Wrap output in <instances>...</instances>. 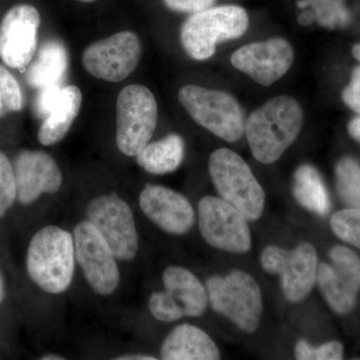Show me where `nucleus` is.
Returning a JSON list of instances; mask_svg holds the SVG:
<instances>
[{
	"instance_id": "obj_9",
	"label": "nucleus",
	"mask_w": 360,
	"mask_h": 360,
	"mask_svg": "<svg viewBox=\"0 0 360 360\" xmlns=\"http://www.w3.org/2000/svg\"><path fill=\"white\" fill-rule=\"evenodd\" d=\"M267 274L281 278V290L290 302H300L309 295L316 283L317 253L310 243H302L293 250L267 246L260 257Z\"/></svg>"
},
{
	"instance_id": "obj_38",
	"label": "nucleus",
	"mask_w": 360,
	"mask_h": 360,
	"mask_svg": "<svg viewBox=\"0 0 360 360\" xmlns=\"http://www.w3.org/2000/svg\"><path fill=\"white\" fill-rule=\"evenodd\" d=\"M77 1L84 2V4H91V2H94L96 0H77Z\"/></svg>"
},
{
	"instance_id": "obj_33",
	"label": "nucleus",
	"mask_w": 360,
	"mask_h": 360,
	"mask_svg": "<svg viewBox=\"0 0 360 360\" xmlns=\"http://www.w3.org/2000/svg\"><path fill=\"white\" fill-rule=\"evenodd\" d=\"M348 132L352 135V139L360 142V116H357L349 122Z\"/></svg>"
},
{
	"instance_id": "obj_11",
	"label": "nucleus",
	"mask_w": 360,
	"mask_h": 360,
	"mask_svg": "<svg viewBox=\"0 0 360 360\" xmlns=\"http://www.w3.org/2000/svg\"><path fill=\"white\" fill-rule=\"evenodd\" d=\"M198 225L203 239L217 250L231 253L250 250L248 219L220 198L207 195L200 201Z\"/></svg>"
},
{
	"instance_id": "obj_16",
	"label": "nucleus",
	"mask_w": 360,
	"mask_h": 360,
	"mask_svg": "<svg viewBox=\"0 0 360 360\" xmlns=\"http://www.w3.org/2000/svg\"><path fill=\"white\" fill-rule=\"evenodd\" d=\"M295 52L288 40L272 39L240 47L231 56L236 70L258 84L269 86L290 70Z\"/></svg>"
},
{
	"instance_id": "obj_23",
	"label": "nucleus",
	"mask_w": 360,
	"mask_h": 360,
	"mask_svg": "<svg viewBox=\"0 0 360 360\" xmlns=\"http://www.w3.org/2000/svg\"><path fill=\"white\" fill-rule=\"evenodd\" d=\"M293 195L302 207L315 214H328L330 210V198L321 174L314 167L302 165L293 176Z\"/></svg>"
},
{
	"instance_id": "obj_2",
	"label": "nucleus",
	"mask_w": 360,
	"mask_h": 360,
	"mask_svg": "<svg viewBox=\"0 0 360 360\" xmlns=\"http://www.w3.org/2000/svg\"><path fill=\"white\" fill-rule=\"evenodd\" d=\"M73 236L54 225L33 236L26 255L30 279L47 293L65 292L72 283L75 269Z\"/></svg>"
},
{
	"instance_id": "obj_29",
	"label": "nucleus",
	"mask_w": 360,
	"mask_h": 360,
	"mask_svg": "<svg viewBox=\"0 0 360 360\" xmlns=\"http://www.w3.org/2000/svg\"><path fill=\"white\" fill-rule=\"evenodd\" d=\"M295 355L298 360H340L343 357V347L338 341L311 347L307 340H300L295 345Z\"/></svg>"
},
{
	"instance_id": "obj_20",
	"label": "nucleus",
	"mask_w": 360,
	"mask_h": 360,
	"mask_svg": "<svg viewBox=\"0 0 360 360\" xmlns=\"http://www.w3.org/2000/svg\"><path fill=\"white\" fill-rule=\"evenodd\" d=\"M82 94L75 85L63 87L53 108L39 130V141L51 146L63 141L82 108Z\"/></svg>"
},
{
	"instance_id": "obj_25",
	"label": "nucleus",
	"mask_w": 360,
	"mask_h": 360,
	"mask_svg": "<svg viewBox=\"0 0 360 360\" xmlns=\"http://www.w3.org/2000/svg\"><path fill=\"white\" fill-rule=\"evenodd\" d=\"M300 8L311 7L315 21L328 30L345 27L350 22V14L343 0H298Z\"/></svg>"
},
{
	"instance_id": "obj_30",
	"label": "nucleus",
	"mask_w": 360,
	"mask_h": 360,
	"mask_svg": "<svg viewBox=\"0 0 360 360\" xmlns=\"http://www.w3.org/2000/svg\"><path fill=\"white\" fill-rule=\"evenodd\" d=\"M61 89H63V86H60V85H54V86L39 89V96H37V101H35V112L40 118L44 120L47 115L51 112Z\"/></svg>"
},
{
	"instance_id": "obj_28",
	"label": "nucleus",
	"mask_w": 360,
	"mask_h": 360,
	"mask_svg": "<svg viewBox=\"0 0 360 360\" xmlns=\"http://www.w3.org/2000/svg\"><path fill=\"white\" fill-rule=\"evenodd\" d=\"M18 196L14 168L7 156L0 151V219L8 212Z\"/></svg>"
},
{
	"instance_id": "obj_15",
	"label": "nucleus",
	"mask_w": 360,
	"mask_h": 360,
	"mask_svg": "<svg viewBox=\"0 0 360 360\" xmlns=\"http://www.w3.org/2000/svg\"><path fill=\"white\" fill-rule=\"evenodd\" d=\"M40 15L30 4L7 11L0 23V58L7 66L22 70L37 54Z\"/></svg>"
},
{
	"instance_id": "obj_17",
	"label": "nucleus",
	"mask_w": 360,
	"mask_h": 360,
	"mask_svg": "<svg viewBox=\"0 0 360 360\" xmlns=\"http://www.w3.org/2000/svg\"><path fill=\"white\" fill-rule=\"evenodd\" d=\"M13 168L18 191L16 200L21 205H32L42 194L56 193L63 186L60 168L44 151H21Z\"/></svg>"
},
{
	"instance_id": "obj_26",
	"label": "nucleus",
	"mask_w": 360,
	"mask_h": 360,
	"mask_svg": "<svg viewBox=\"0 0 360 360\" xmlns=\"http://www.w3.org/2000/svg\"><path fill=\"white\" fill-rule=\"evenodd\" d=\"M330 226L338 238L360 250V207L336 212L331 217Z\"/></svg>"
},
{
	"instance_id": "obj_3",
	"label": "nucleus",
	"mask_w": 360,
	"mask_h": 360,
	"mask_svg": "<svg viewBox=\"0 0 360 360\" xmlns=\"http://www.w3.org/2000/svg\"><path fill=\"white\" fill-rule=\"evenodd\" d=\"M208 169L221 200L243 213L248 221L262 217L265 193L241 156L229 148L217 149L210 155Z\"/></svg>"
},
{
	"instance_id": "obj_1",
	"label": "nucleus",
	"mask_w": 360,
	"mask_h": 360,
	"mask_svg": "<svg viewBox=\"0 0 360 360\" xmlns=\"http://www.w3.org/2000/svg\"><path fill=\"white\" fill-rule=\"evenodd\" d=\"M303 111L291 96H276L253 111L245 122V134L255 160L271 165L297 139Z\"/></svg>"
},
{
	"instance_id": "obj_21",
	"label": "nucleus",
	"mask_w": 360,
	"mask_h": 360,
	"mask_svg": "<svg viewBox=\"0 0 360 360\" xmlns=\"http://www.w3.org/2000/svg\"><path fill=\"white\" fill-rule=\"evenodd\" d=\"M70 59L68 49L60 40H46L37 52L27 70L26 79L37 89L63 84L68 73Z\"/></svg>"
},
{
	"instance_id": "obj_24",
	"label": "nucleus",
	"mask_w": 360,
	"mask_h": 360,
	"mask_svg": "<svg viewBox=\"0 0 360 360\" xmlns=\"http://www.w3.org/2000/svg\"><path fill=\"white\" fill-rule=\"evenodd\" d=\"M336 188L348 208L360 207V163L342 158L335 168Z\"/></svg>"
},
{
	"instance_id": "obj_14",
	"label": "nucleus",
	"mask_w": 360,
	"mask_h": 360,
	"mask_svg": "<svg viewBox=\"0 0 360 360\" xmlns=\"http://www.w3.org/2000/svg\"><path fill=\"white\" fill-rule=\"evenodd\" d=\"M141 44L134 32H122L90 44L82 56V65L91 77L120 82L139 65Z\"/></svg>"
},
{
	"instance_id": "obj_18",
	"label": "nucleus",
	"mask_w": 360,
	"mask_h": 360,
	"mask_svg": "<svg viewBox=\"0 0 360 360\" xmlns=\"http://www.w3.org/2000/svg\"><path fill=\"white\" fill-rule=\"evenodd\" d=\"M139 206L149 220L174 236L187 233L195 221V212L186 196L162 186L144 187Z\"/></svg>"
},
{
	"instance_id": "obj_31",
	"label": "nucleus",
	"mask_w": 360,
	"mask_h": 360,
	"mask_svg": "<svg viewBox=\"0 0 360 360\" xmlns=\"http://www.w3.org/2000/svg\"><path fill=\"white\" fill-rule=\"evenodd\" d=\"M163 2L175 13L193 14L210 8L215 0H163Z\"/></svg>"
},
{
	"instance_id": "obj_13",
	"label": "nucleus",
	"mask_w": 360,
	"mask_h": 360,
	"mask_svg": "<svg viewBox=\"0 0 360 360\" xmlns=\"http://www.w3.org/2000/svg\"><path fill=\"white\" fill-rule=\"evenodd\" d=\"M331 264L317 266L316 283L324 300L338 315L354 310L360 290V257L345 246L329 251Z\"/></svg>"
},
{
	"instance_id": "obj_37",
	"label": "nucleus",
	"mask_w": 360,
	"mask_h": 360,
	"mask_svg": "<svg viewBox=\"0 0 360 360\" xmlns=\"http://www.w3.org/2000/svg\"><path fill=\"white\" fill-rule=\"evenodd\" d=\"M42 360H63L65 359V357L59 356V355L56 354H47L44 355L41 359Z\"/></svg>"
},
{
	"instance_id": "obj_22",
	"label": "nucleus",
	"mask_w": 360,
	"mask_h": 360,
	"mask_svg": "<svg viewBox=\"0 0 360 360\" xmlns=\"http://www.w3.org/2000/svg\"><path fill=\"white\" fill-rule=\"evenodd\" d=\"M184 141L177 134H169L151 142L136 155L137 163L151 174H167L180 167L184 158Z\"/></svg>"
},
{
	"instance_id": "obj_27",
	"label": "nucleus",
	"mask_w": 360,
	"mask_h": 360,
	"mask_svg": "<svg viewBox=\"0 0 360 360\" xmlns=\"http://www.w3.org/2000/svg\"><path fill=\"white\" fill-rule=\"evenodd\" d=\"M23 96L15 77L0 65V117L22 110Z\"/></svg>"
},
{
	"instance_id": "obj_36",
	"label": "nucleus",
	"mask_w": 360,
	"mask_h": 360,
	"mask_svg": "<svg viewBox=\"0 0 360 360\" xmlns=\"http://www.w3.org/2000/svg\"><path fill=\"white\" fill-rule=\"evenodd\" d=\"M4 297H6V290H4V279L0 276V304L4 302Z\"/></svg>"
},
{
	"instance_id": "obj_32",
	"label": "nucleus",
	"mask_w": 360,
	"mask_h": 360,
	"mask_svg": "<svg viewBox=\"0 0 360 360\" xmlns=\"http://www.w3.org/2000/svg\"><path fill=\"white\" fill-rule=\"evenodd\" d=\"M342 97L345 103L360 115V68H355L350 84L343 91Z\"/></svg>"
},
{
	"instance_id": "obj_4",
	"label": "nucleus",
	"mask_w": 360,
	"mask_h": 360,
	"mask_svg": "<svg viewBox=\"0 0 360 360\" xmlns=\"http://www.w3.org/2000/svg\"><path fill=\"white\" fill-rule=\"evenodd\" d=\"M248 25V13L243 7H210L184 21L180 41L189 58L206 60L214 54L217 44L243 37Z\"/></svg>"
},
{
	"instance_id": "obj_5",
	"label": "nucleus",
	"mask_w": 360,
	"mask_h": 360,
	"mask_svg": "<svg viewBox=\"0 0 360 360\" xmlns=\"http://www.w3.org/2000/svg\"><path fill=\"white\" fill-rule=\"evenodd\" d=\"M213 310L233 322L241 330L253 333L259 328L264 302L259 285L243 270L210 277L206 283Z\"/></svg>"
},
{
	"instance_id": "obj_12",
	"label": "nucleus",
	"mask_w": 360,
	"mask_h": 360,
	"mask_svg": "<svg viewBox=\"0 0 360 360\" xmlns=\"http://www.w3.org/2000/svg\"><path fill=\"white\" fill-rule=\"evenodd\" d=\"M75 259L85 279L97 295H112L120 281L115 255L99 231L89 220L79 222L73 231Z\"/></svg>"
},
{
	"instance_id": "obj_19",
	"label": "nucleus",
	"mask_w": 360,
	"mask_h": 360,
	"mask_svg": "<svg viewBox=\"0 0 360 360\" xmlns=\"http://www.w3.org/2000/svg\"><path fill=\"white\" fill-rule=\"evenodd\" d=\"M165 360H217L220 352L202 329L184 323L176 326L163 341L160 352Z\"/></svg>"
},
{
	"instance_id": "obj_35",
	"label": "nucleus",
	"mask_w": 360,
	"mask_h": 360,
	"mask_svg": "<svg viewBox=\"0 0 360 360\" xmlns=\"http://www.w3.org/2000/svg\"><path fill=\"white\" fill-rule=\"evenodd\" d=\"M118 360H155L153 355L148 354H127L123 356L117 357Z\"/></svg>"
},
{
	"instance_id": "obj_6",
	"label": "nucleus",
	"mask_w": 360,
	"mask_h": 360,
	"mask_svg": "<svg viewBox=\"0 0 360 360\" xmlns=\"http://www.w3.org/2000/svg\"><path fill=\"white\" fill-rule=\"evenodd\" d=\"M179 99L198 124L219 139L236 142L245 134V112L231 94L186 85L179 90Z\"/></svg>"
},
{
	"instance_id": "obj_10",
	"label": "nucleus",
	"mask_w": 360,
	"mask_h": 360,
	"mask_svg": "<svg viewBox=\"0 0 360 360\" xmlns=\"http://www.w3.org/2000/svg\"><path fill=\"white\" fill-rule=\"evenodd\" d=\"M87 220L110 245L117 259L129 262L139 251V233L130 206L116 194H108L90 201Z\"/></svg>"
},
{
	"instance_id": "obj_7",
	"label": "nucleus",
	"mask_w": 360,
	"mask_h": 360,
	"mask_svg": "<svg viewBox=\"0 0 360 360\" xmlns=\"http://www.w3.org/2000/svg\"><path fill=\"white\" fill-rule=\"evenodd\" d=\"M158 103L153 92L130 84L116 101V144L124 155L136 156L149 143L158 124Z\"/></svg>"
},
{
	"instance_id": "obj_8",
	"label": "nucleus",
	"mask_w": 360,
	"mask_h": 360,
	"mask_svg": "<svg viewBox=\"0 0 360 360\" xmlns=\"http://www.w3.org/2000/svg\"><path fill=\"white\" fill-rule=\"evenodd\" d=\"M165 290L149 297L151 314L158 321L174 322L182 317L201 316L206 310V288L193 272L180 266H169L163 272Z\"/></svg>"
},
{
	"instance_id": "obj_34",
	"label": "nucleus",
	"mask_w": 360,
	"mask_h": 360,
	"mask_svg": "<svg viewBox=\"0 0 360 360\" xmlns=\"http://www.w3.org/2000/svg\"><path fill=\"white\" fill-rule=\"evenodd\" d=\"M314 21H315L314 14L312 13L311 9L303 11L298 16V22L303 26L311 25Z\"/></svg>"
}]
</instances>
